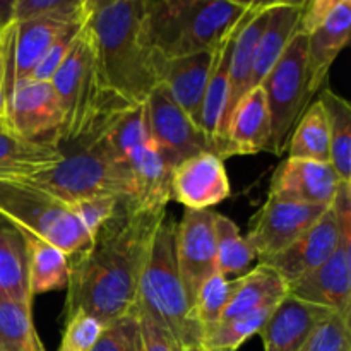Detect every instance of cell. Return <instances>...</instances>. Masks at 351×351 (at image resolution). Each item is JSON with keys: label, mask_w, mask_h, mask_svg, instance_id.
I'll use <instances>...</instances> for the list:
<instances>
[{"label": "cell", "mask_w": 351, "mask_h": 351, "mask_svg": "<svg viewBox=\"0 0 351 351\" xmlns=\"http://www.w3.org/2000/svg\"><path fill=\"white\" fill-rule=\"evenodd\" d=\"M165 218V211H132L127 206L89 249L69 259L65 319L84 312L106 326L132 314L151 242Z\"/></svg>", "instance_id": "1"}, {"label": "cell", "mask_w": 351, "mask_h": 351, "mask_svg": "<svg viewBox=\"0 0 351 351\" xmlns=\"http://www.w3.org/2000/svg\"><path fill=\"white\" fill-rule=\"evenodd\" d=\"M96 67L106 91L143 105L158 86V58L144 29V0H93L88 19Z\"/></svg>", "instance_id": "2"}, {"label": "cell", "mask_w": 351, "mask_h": 351, "mask_svg": "<svg viewBox=\"0 0 351 351\" xmlns=\"http://www.w3.org/2000/svg\"><path fill=\"white\" fill-rule=\"evenodd\" d=\"M250 5L239 0H144L147 43L163 58L215 51Z\"/></svg>", "instance_id": "3"}, {"label": "cell", "mask_w": 351, "mask_h": 351, "mask_svg": "<svg viewBox=\"0 0 351 351\" xmlns=\"http://www.w3.org/2000/svg\"><path fill=\"white\" fill-rule=\"evenodd\" d=\"M175 225L177 223L165 218L154 233L141 274L134 312L147 315L187 350L201 345L202 329L195 321L178 274Z\"/></svg>", "instance_id": "4"}, {"label": "cell", "mask_w": 351, "mask_h": 351, "mask_svg": "<svg viewBox=\"0 0 351 351\" xmlns=\"http://www.w3.org/2000/svg\"><path fill=\"white\" fill-rule=\"evenodd\" d=\"M50 84L64 115L58 144L75 146L84 143L105 122L106 117L127 106V103L106 91L103 86L88 23L69 57L50 79Z\"/></svg>", "instance_id": "5"}, {"label": "cell", "mask_w": 351, "mask_h": 351, "mask_svg": "<svg viewBox=\"0 0 351 351\" xmlns=\"http://www.w3.org/2000/svg\"><path fill=\"white\" fill-rule=\"evenodd\" d=\"M14 182H23L64 204L91 197H120L127 199L130 206L134 197V182L127 161L113 160L91 144L74 146L51 168Z\"/></svg>", "instance_id": "6"}, {"label": "cell", "mask_w": 351, "mask_h": 351, "mask_svg": "<svg viewBox=\"0 0 351 351\" xmlns=\"http://www.w3.org/2000/svg\"><path fill=\"white\" fill-rule=\"evenodd\" d=\"M271 115V153L280 156L295 123L311 105L307 71V36L297 31L263 84Z\"/></svg>", "instance_id": "7"}, {"label": "cell", "mask_w": 351, "mask_h": 351, "mask_svg": "<svg viewBox=\"0 0 351 351\" xmlns=\"http://www.w3.org/2000/svg\"><path fill=\"white\" fill-rule=\"evenodd\" d=\"M351 223V189L343 182L335 201L324 215L287 250L264 261L283 276L288 285L321 266L336 250L341 240L343 230Z\"/></svg>", "instance_id": "8"}, {"label": "cell", "mask_w": 351, "mask_h": 351, "mask_svg": "<svg viewBox=\"0 0 351 351\" xmlns=\"http://www.w3.org/2000/svg\"><path fill=\"white\" fill-rule=\"evenodd\" d=\"M151 143L170 168L199 153L213 151L215 144L201 127L158 84L146 99Z\"/></svg>", "instance_id": "9"}, {"label": "cell", "mask_w": 351, "mask_h": 351, "mask_svg": "<svg viewBox=\"0 0 351 351\" xmlns=\"http://www.w3.org/2000/svg\"><path fill=\"white\" fill-rule=\"evenodd\" d=\"M328 208L280 201L267 195L263 208L250 219L249 235L245 239L256 257L264 263L297 242Z\"/></svg>", "instance_id": "10"}, {"label": "cell", "mask_w": 351, "mask_h": 351, "mask_svg": "<svg viewBox=\"0 0 351 351\" xmlns=\"http://www.w3.org/2000/svg\"><path fill=\"white\" fill-rule=\"evenodd\" d=\"M215 216L211 209H185L182 221L175 225V257L192 312L201 287L216 273Z\"/></svg>", "instance_id": "11"}, {"label": "cell", "mask_w": 351, "mask_h": 351, "mask_svg": "<svg viewBox=\"0 0 351 351\" xmlns=\"http://www.w3.org/2000/svg\"><path fill=\"white\" fill-rule=\"evenodd\" d=\"M64 115L50 82L24 77L16 81L5 113V125L17 136L58 144Z\"/></svg>", "instance_id": "12"}, {"label": "cell", "mask_w": 351, "mask_h": 351, "mask_svg": "<svg viewBox=\"0 0 351 351\" xmlns=\"http://www.w3.org/2000/svg\"><path fill=\"white\" fill-rule=\"evenodd\" d=\"M288 295L328 311L351 315V223L343 230L335 252L321 264L288 285Z\"/></svg>", "instance_id": "13"}, {"label": "cell", "mask_w": 351, "mask_h": 351, "mask_svg": "<svg viewBox=\"0 0 351 351\" xmlns=\"http://www.w3.org/2000/svg\"><path fill=\"white\" fill-rule=\"evenodd\" d=\"M170 187L171 199L191 211H208L232 194L223 160L213 151L175 165L170 173Z\"/></svg>", "instance_id": "14"}, {"label": "cell", "mask_w": 351, "mask_h": 351, "mask_svg": "<svg viewBox=\"0 0 351 351\" xmlns=\"http://www.w3.org/2000/svg\"><path fill=\"white\" fill-rule=\"evenodd\" d=\"M341 184L331 163L287 158L274 171L267 195L280 201L328 208Z\"/></svg>", "instance_id": "15"}, {"label": "cell", "mask_w": 351, "mask_h": 351, "mask_svg": "<svg viewBox=\"0 0 351 351\" xmlns=\"http://www.w3.org/2000/svg\"><path fill=\"white\" fill-rule=\"evenodd\" d=\"M215 51H199L175 58H158V84L199 125L206 86L211 75Z\"/></svg>", "instance_id": "16"}, {"label": "cell", "mask_w": 351, "mask_h": 351, "mask_svg": "<svg viewBox=\"0 0 351 351\" xmlns=\"http://www.w3.org/2000/svg\"><path fill=\"white\" fill-rule=\"evenodd\" d=\"M274 2H261L256 12L252 14L249 21L243 24L242 31L237 36L235 45H233L232 60H230V89L228 98H226L225 112H223L221 120H219L218 130L215 136V153L221 158L223 146H225L226 130H228L230 119L235 112L240 99L250 91V75H252V62L254 50H256L257 40L269 19L271 7Z\"/></svg>", "instance_id": "17"}, {"label": "cell", "mask_w": 351, "mask_h": 351, "mask_svg": "<svg viewBox=\"0 0 351 351\" xmlns=\"http://www.w3.org/2000/svg\"><path fill=\"white\" fill-rule=\"evenodd\" d=\"M350 0H338L328 17L305 34L307 36V71L311 96H314L326 86L329 69L335 64L343 48L350 43Z\"/></svg>", "instance_id": "18"}, {"label": "cell", "mask_w": 351, "mask_h": 351, "mask_svg": "<svg viewBox=\"0 0 351 351\" xmlns=\"http://www.w3.org/2000/svg\"><path fill=\"white\" fill-rule=\"evenodd\" d=\"M329 314L328 308L287 295L261 329L264 351H298Z\"/></svg>", "instance_id": "19"}, {"label": "cell", "mask_w": 351, "mask_h": 351, "mask_svg": "<svg viewBox=\"0 0 351 351\" xmlns=\"http://www.w3.org/2000/svg\"><path fill=\"white\" fill-rule=\"evenodd\" d=\"M271 115L263 88H254L240 99L230 119L221 160L250 156L269 149Z\"/></svg>", "instance_id": "20"}, {"label": "cell", "mask_w": 351, "mask_h": 351, "mask_svg": "<svg viewBox=\"0 0 351 351\" xmlns=\"http://www.w3.org/2000/svg\"><path fill=\"white\" fill-rule=\"evenodd\" d=\"M99 147L117 161H127L137 147L151 144L149 119H147L146 103L143 105H127L106 117L105 122L96 129L89 139L75 146Z\"/></svg>", "instance_id": "21"}, {"label": "cell", "mask_w": 351, "mask_h": 351, "mask_svg": "<svg viewBox=\"0 0 351 351\" xmlns=\"http://www.w3.org/2000/svg\"><path fill=\"white\" fill-rule=\"evenodd\" d=\"M134 182L132 211H165L171 201L170 173L171 168L165 163L154 144L137 147L127 156Z\"/></svg>", "instance_id": "22"}, {"label": "cell", "mask_w": 351, "mask_h": 351, "mask_svg": "<svg viewBox=\"0 0 351 351\" xmlns=\"http://www.w3.org/2000/svg\"><path fill=\"white\" fill-rule=\"evenodd\" d=\"M304 3L305 2H287V0L273 3L269 19L254 50L250 89L259 88L263 84L264 79L273 71L276 62L290 45L291 38L297 34Z\"/></svg>", "instance_id": "23"}, {"label": "cell", "mask_w": 351, "mask_h": 351, "mask_svg": "<svg viewBox=\"0 0 351 351\" xmlns=\"http://www.w3.org/2000/svg\"><path fill=\"white\" fill-rule=\"evenodd\" d=\"M62 158L64 151L51 141L24 139L7 125H0V177L21 180L51 168Z\"/></svg>", "instance_id": "24"}, {"label": "cell", "mask_w": 351, "mask_h": 351, "mask_svg": "<svg viewBox=\"0 0 351 351\" xmlns=\"http://www.w3.org/2000/svg\"><path fill=\"white\" fill-rule=\"evenodd\" d=\"M287 295L288 283L283 276L267 264L259 263L256 269L235 280V290L226 304L221 321L240 317L261 308L276 307Z\"/></svg>", "instance_id": "25"}, {"label": "cell", "mask_w": 351, "mask_h": 351, "mask_svg": "<svg viewBox=\"0 0 351 351\" xmlns=\"http://www.w3.org/2000/svg\"><path fill=\"white\" fill-rule=\"evenodd\" d=\"M259 3L261 2H252V5H250L249 10L243 14L242 19L235 24V27L226 34L223 43L216 48L211 75H209L208 86H206L204 99H202L201 122H199V127H201L202 132L213 141V144H215L216 130H218L219 120H221L223 112H225L226 98H228L230 60H232L233 45H235V40L237 36H239L240 31H242L243 24L252 17V14L256 12Z\"/></svg>", "instance_id": "26"}, {"label": "cell", "mask_w": 351, "mask_h": 351, "mask_svg": "<svg viewBox=\"0 0 351 351\" xmlns=\"http://www.w3.org/2000/svg\"><path fill=\"white\" fill-rule=\"evenodd\" d=\"M0 297L33 305L26 242L23 233L3 218H0Z\"/></svg>", "instance_id": "27"}, {"label": "cell", "mask_w": 351, "mask_h": 351, "mask_svg": "<svg viewBox=\"0 0 351 351\" xmlns=\"http://www.w3.org/2000/svg\"><path fill=\"white\" fill-rule=\"evenodd\" d=\"M21 233L26 242L27 281H29L31 297L67 287L71 276L69 257L60 249L31 233Z\"/></svg>", "instance_id": "28"}, {"label": "cell", "mask_w": 351, "mask_h": 351, "mask_svg": "<svg viewBox=\"0 0 351 351\" xmlns=\"http://www.w3.org/2000/svg\"><path fill=\"white\" fill-rule=\"evenodd\" d=\"M329 127V163L341 182H351V105L324 86L319 95Z\"/></svg>", "instance_id": "29"}, {"label": "cell", "mask_w": 351, "mask_h": 351, "mask_svg": "<svg viewBox=\"0 0 351 351\" xmlns=\"http://www.w3.org/2000/svg\"><path fill=\"white\" fill-rule=\"evenodd\" d=\"M69 24L53 23V21H23L16 23L14 31V75L16 81L29 77L38 62L43 58L58 34Z\"/></svg>", "instance_id": "30"}, {"label": "cell", "mask_w": 351, "mask_h": 351, "mask_svg": "<svg viewBox=\"0 0 351 351\" xmlns=\"http://www.w3.org/2000/svg\"><path fill=\"white\" fill-rule=\"evenodd\" d=\"M288 158L329 163L328 117L319 99L311 101L288 141Z\"/></svg>", "instance_id": "31"}, {"label": "cell", "mask_w": 351, "mask_h": 351, "mask_svg": "<svg viewBox=\"0 0 351 351\" xmlns=\"http://www.w3.org/2000/svg\"><path fill=\"white\" fill-rule=\"evenodd\" d=\"M215 237L216 271L225 278L228 274H237L240 278L249 273V267L256 259V252L245 237L240 235L239 226L230 218L216 213Z\"/></svg>", "instance_id": "32"}, {"label": "cell", "mask_w": 351, "mask_h": 351, "mask_svg": "<svg viewBox=\"0 0 351 351\" xmlns=\"http://www.w3.org/2000/svg\"><path fill=\"white\" fill-rule=\"evenodd\" d=\"M31 305L0 297V351H41Z\"/></svg>", "instance_id": "33"}, {"label": "cell", "mask_w": 351, "mask_h": 351, "mask_svg": "<svg viewBox=\"0 0 351 351\" xmlns=\"http://www.w3.org/2000/svg\"><path fill=\"white\" fill-rule=\"evenodd\" d=\"M273 308L266 307L240 317L218 322L202 332L201 346L206 351H237L250 336L259 335Z\"/></svg>", "instance_id": "34"}, {"label": "cell", "mask_w": 351, "mask_h": 351, "mask_svg": "<svg viewBox=\"0 0 351 351\" xmlns=\"http://www.w3.org/2000/svg\"><path fill=\"white\" fill-rule=\"evenodd\" d=\"M93 0H14L12 21H53L60 24H82L89 19Z\"/></svg>", "instance_id": "35"}, {"label": "cell", "mask_w": 351, "mask_h": 351, "mask_svg": "<svg viewBox=\"0 0 351 351\" xmlns=\"http://www.w3.org/2000/svg\"><path fill=\"white\" fill-rule=\"evenodd\" d=\"M233 290H235V280L228 281V278L219 274L218 271L206 280L194 304V317L201 326L202 332L221 321Z\"/></svg>", "instance_id": "36"}, {"label": "cell", "mask_w": 351, "mask_h": 351, "mask_svg": "<svg viewBox=\"0 0 351 351\" xmlns=\"http://www.w3.org/2000/svg\"><path fill=\"white\" fill-rule=\"evenodd\" d=\"M67 206L84 226L93 243L98 233L129 206V201L120 197H91Z\"/></svg>", "instance_id": "37"}, {"label": "cell", "mask_w": 351, "mask_h": 351, "mask_svg": "<svg viewBox=\"0 0 351 351\" xmlns=\"http://www.w3.org/2000/svg\"><path fill=\"white\" fill-rule=\"evenodd\" d=\"M298 351H351L350 319L336 312L329 314Z\"/></svg>", "instance_id": "38"}, {"label": "cell", "mask_w": 351, "mask_h": 351, "mask_svg": "<svg viewBox=\"0 0 351 351\" xmlns=\"http://www.w3.org/2000/svg\"><path fill=\"white\" fill-rule=\"evenodd\" d=\"M86 23H88V21H86ZM86 23L69 24V26H65L64 31L57 36V40L51 43L50 48H48L47 53L43 55V58H41L36 64V67L33 69V72L29 74V79L50 82V79L53 77L57 69L64 64V60L69 57V53H71V50L74 48V45L77 43Z\"/></svg>", "instance_id": "39"}, {"label": "cell", "mask_w": 351, "mask_h": 351, "mask_svg": "<svg viewBox=\"0 0 351 351\" xmlns=\"http://www.w3.org/2000/svg\"><path fill=\"white\" fill-rule=\"evenodd\" d=\"M91 351H139V328L134 314L103 326Z\"/></svg>", "instance_id": "40"}, {"label": "cell", "mask_w": 351, "mask_h": 351, "mask_svg": "<svg viewBox=\"0 0 351 351\" xmlns=\"http://www.w3.org/2000/svg\"><path fill=\"white\" fill-rule=\"evenodd\" d=\"M101 331V322L84 312H75L72 317L67 319L57 351H91Z\"/></svg>", "instance_id": "41"}, {"label": "cell", "mask_w": 351, "mask_h": 351, "mask_svg": "<svg viewBox=\"0 0 351 351\" xmlns=\"http://www.w3.org/2000/svg\"><path fill=\"white\" fill-rule=\"evenodd\" d=\"M14 31L16 23L0 31V125H5L7 105L12 95L16 75H14Z\"/></svg>", "instance_id": "42"}, {"label": "cell", "mask_w": 351, "mask_h": 351, "mask_svg": "<svg viewBox=\"0 0 351 351\" xmlns=\"http://www.w3.org/2000/svg\"><path fill=\"white\" fill-rule=\"evenodd\" d=\"M139 328V351H185L177 339L141 312H132Z\"/></svg>", "instance_id": "43"}, {"label": "cell", "mask_w": 351, "mask_h": 351, "mask_svg": "<svg viewBox=\"0 0 351 351\" xmlns=\"http://www.w3.org/2000/svg\"><path fill=\"white\" fill-rule=\"evenodd\" d=\"M14 0H0V31L12 23Z\"/></svg>", "instance_id": "44"}, {"label": "cell", "mask_w": 351, "mask_h": 351, "mask_svg": "<svg viewBox=\"0 0 351 351\" xmlns=\"http://www.w3.org/2000/svg\"><path fill=\"white\" fill-rule=\"evenodd\" d=\"M185 351H206V350L199 345V346H192V348H187Z\"/></svg>", "instance_id": "45"}, {"label": "cell", "mask_w": 351, "mask_h": 351, "mask_svg": "<svg viewBox=\"0 0 351 351\" xmlns=\"http://www.w3.org/2000/svg\"><path fill=\"white\" fill-rule=\"evenodd\" d=\"M41 351H45V350H41Z\"/></svg>", "instance_id": "46"}]
</instances>
